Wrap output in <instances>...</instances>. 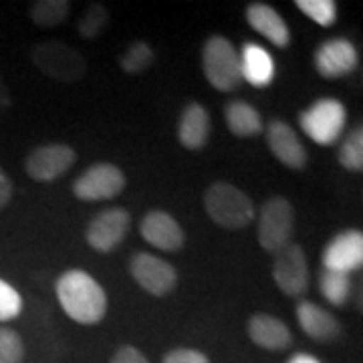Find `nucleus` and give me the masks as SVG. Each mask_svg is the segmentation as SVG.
Here are the masks:
<instances>
[{
	"label": "nucleus",
	"mask_w": 363,
	"mask_h": 363,
	"mask_svg": "<svg viewBox=\"0 0 363 363\" xmlns=\"http://www.w3.org/2000/svg\"><path fill=\"white\" fill-rule=\"evenodd\" d=\"M57 298L61 309L73 321L81 325H95L104 321L107 313V295L89 272L71 269L57 281Z\"/></svg>",
	"instance_id": "obj_1"
},
{
	"label": "nucleus",
	"mask_w": 363,
	"mask_h": 363,
	"mask_svg": "<svg viewBox=\"0 0 363 363\" xmlns=\"http://www.w3.org/2000/svg\"><path fill=\"white\" fill-rule=\"evenodd\" d=\"M204 210L222 228L238 230L257 218L255 202L240 188L228 182H216L204 192Z\"/></svg>",
	"instance_id": "obj_2"
},
{
	"label": "nucleus",
	"mask_w": 363,
	"mask_h": 363,
	"mask_svg": "<svg viewBox=\"0 0 363 363\" xmlns=\"http://www.w3.org/2000/svg\"><path fill=\"white\" fill-rule=\"evenodd\" d=\"M202 69L204 77L216 91L230 93L242 83L240 59L234 45L222 35L208 37L202 49Z\"/></svg>",
	"instance_id": "obj_3"
},
{
	"label": "nucleus",
	"mask_w": 363,
	"mask_h": 363,
	"mask_svg": "<svg viewBox=\"0 0 363 363\" xmlns=\"http://www.w3.org/2000/svg\"><path fill=\"white\" fill-rule=\"evenodd\" d=\"M30 59L43 75L61 83H75L87 73L85 57L63 40L49 39L35 45Z\"/></svg>",
	"instance_id": "obj_4"
},
{
	"label": "nucleus",
	"mask_w": 363,
	"mask_h": 363,
	"mask_svg": "<svg viewBox=\"0 0 363 363\" xmlns=\"http://www.w3.org/2000/svg\"><path fill=\"white\" fill-rule=\"evenodd\" d=\"M347 111L345 105L333 97L317 99L298 113V125L307 133L311 142L319 145H333L339 142L341 133L345 130Z\"/></svg>",
	"instance_id": "obj_5"
},
{
	"label": "nucleus",
	"mask_w": 363,
	"mask_h": 363,
	"mask_svg": "<svg viewBox=\"0 0 363 363\" xmlns=\"http://www.w3.org/2000/svg\"><path fill=\"white\" fill-rule=\"evenodd\" d=\"M293 228H295V210L293 204L283 198V196H274L269 198L259 214V245L267 252L277 255L279 250L291 242L293 236Z\"/></svg>",
	"instance_id": "obj_6"
},
{
	"label": "nucleus",
	"mask_w": 363,
	"mask_h": 363,
	"mask_svg": "<svg viewBox=\"0 0 363 363\" xmlns=\"http://www.w3.org/2000/svg\"><path fill=\"white\" fill-rule=\"evenodd\" d=\"M125 174L113 164H93L73 184V194L83 202L111 200L123 192Z\"/></svg>",
	"instance_id": "obj_7"
},
{
	"label": "nucleus",
	"mask_w": 363,
	"mask_h": 363,
	"mask_svg": "<svg viewBox=\"0 0 363 363\" xmlns=\"http://www.w3.org/2000/svg\"><path fill=\"white\" fill-rule=\"evenodd\" d=\"M77 162V154L71 145L65 143H47L35 147L25 160L26 174L35 182H49L59 180L63 174L73 168Z\"/></svg>",
	"instance_id": "obj_8"
},
{
	"label": "nucleus",
	"mask_w": 363,
	"mask_h": 363,
	"mask_svg": "<svg viewBox=\"0 0 363 363\" xmlns=\"http://www.w3.org/2000/svg\"><path fill=\"white\" fill-rule=\"evenodd\" d=\"M272 279L285 295L301 297L309 289V264L305 250L295 242H289L279 250L272 262Z\"/></svg>",
	"instance_id": "obj_9"
},
{
	"label": "nucleus",
	"mask_w": 363,
	"mask_h": 363,
	"mask_svg": "<svg viewBox=\"0 0 363 363\" xmlns=\"http://www.w3.org/2000/svg\"><path fill=\"white\" fill-rule=\"evenodd\" d=\"M130 271L135 283L154 297L168 295L178 283V272L168 260L150 252H135L130 260Z\"/></svg>",
	"instance_id": "obj_10"
},
{
	"label": "nucleus",
	"mask_w": 363,
	"mask_h": 363,
	"mask_svg": "<svg viewBox=\"0 0 363 363\" xmlns=\"http://www.w3.org/2000/svg\"><path fill=\"white\" fill-rule=\"evenodd\" d=\"M130 212L125 208H105L87 226V242L97 252H111L117 248L130 230Z\"/></svg>",
	"instance_id": "obj_11"
},
{
	"label": "nucleus",
	"mask_w": 363,
	"mask_h": 363,
	"mask_svg": "<svg viewBox=\"0 0 363 363\" xmlns=\"http://www.w3.org/2000/svg\"><path fill=\"white\" fill-rule=\"evenodd\" d=\"M315 69L323 79L347 77L357 67V49L347 39H327L315 51Z\"/></svg>",
	"instance_id": "obj_12"
},
{
	"label": "nucleus",
	"mask_w": 363,
	"mask_h": 363,
	"mask_svg": "<svg viewBox=\"0 0 363 363\" xmlns=\"http://www.w3.org/2000/svg\"><path fill=\"white\" fill-rule=\"evenodd\" d=\"M325 271L353 272L363 264V234L359 230H345L329 240L321 257Z\"/></svg>",
	"instance_id": "obj_13"
},
{
	"label": "nucleus",
	"mask_w": 363,
	"mask_h": 363,
	"mask_svg": "<svg viewBox=\"0 0 363 363\" xmlns=\"http://www.w3.org/2000/svg\"><path fill=\"white\" fill-rule=\"evenodd\" d=\"M267 143L271 154L281 164H285L291 169H303L309 162L307 150L303 142L298 140L295 130L283 121V119H272L267 128Z\"/></svg>",
	"instance_id": "obj_14"
},
{
	"label": "nucleus",
	"mask_w": 363,
	"mask_h": 363,
	"mask_svg": "<svg viewBox=\"0 0 363 363\" xmlns=\"http://www.w3.org/2000/svg\"><path fill=\"white\" fill-rule=\"evenodd\" d=\"M140 234L147 245L160 248V250H166V252L180 250L186 240L178 220L164 210L147 212L140 224Z\"/></svg>",
	"instance_id": "obj_15"
},
{
	"label": "nucleus",
	"mask_w": 363,
	"mask_h": 363,
	"mask_svg": "<svg viewBox=\"0 0 363 363\" xmlns=\"http://www.w3.org/2000/svg\"><path fill=\"white\" fill-rule=\"evenodd\" d=\"M247 23L252 30H257L264 39L279 49H286L291 45V30L285 18L267 2H250L247 6Z\"/></svg>",
	"instance_id": "obj_16"
},
{
	"label": "nucleus",
	"mask_w": 363,
	"mask_h": 363,
	"mask_svg": "<svg viewBox=\"0 0 363 363\" xmlns=\"http://www.w3.org/2000/svg\"><path fill=\"white\" fill-rule=\"evenodd\" d=\"M238 59H240V75L252 87H269L274 81L277 65H274L271 52L262 45L245 43L238 52Z\"/></svg>",
	"instance_id": "obj_17"
},
{
	"label": "nucleus",
	"mask_w": 363,
	"mask_h": 363,
	"mask_svg": "<svg viewBox=\"0 0 363 363\" xmlns=\"http://www.w3.org/2000/svg\"><path fill=\"white\" fill-rule=\"evenodd\" d=\"M297 321L301 329L315 341H333L341 333V325L329 311L311 301H301L297 305Z\"/></svg>",
	"instance_id": "obj_18"
},
{
	"label": "nucleus",
	"mask_w": 363,
	"mask_h": 363,
	"mask_svg": "<svg viewBox=\"0 0 363 363\" xmlns=\"http://www.w3.org/2000/svg\"><path fill=\"white\" fill-rule=\"evenodd\" d=\"M248 335L262 350L281 351L291 345L293 335L281 319L269 313H255L248 321Z\"/></svg>",
	"instance_id": "obj_19"
},
{
	"label": "nucleus",
	"mask_w": 363,
	"mask_h": 363,
	"mask_svg": "<svg viewBox=\"0 0 363 363\" xmlns=\"http://www.w3.org/2000/svg\"><path fill=\"white\" fill-rule=\"evenodd\" d=\"M210 138V116L200 104H188L184 107L178 123V140L186 150H202Z\"/></svg>",
	"instance_id": "obj_20"
},
{
	"label": "nucleus",
	"mask_w": 363,
	"mask_h": 363,
	"mask_svg": "<svg viewBox=\"0 0 363 363\" xmlns=\"http://www.w3.org/2000/svg\"><path fill=\"white\" fill-rule=\"evenodd\" d=\"M224 119H226L228 130L233 131L236 138H255L262 131L260 113L242 99H234L230 104H226Z\"/></svg>",
	"instance_id": "obj_21"
},
{
	"label": "nucleus",
	"mask_w": 363,
	"mask_h": 363,
	"mask_svg": "<svg viewBox=\"0 0 363 363\" xmlns=\"http://www.w3.org/2000/svg\"><path fill=\"white\" fill-rule=\"evenodd\" d=\"M71 13L69 0H37L30 6V21L40 28L59 26Z\"/></svg>",
	"instance_id": "obj_22"
},
{
	"label": "nucleus",
	"mask_w": 363,
	"mask_h": 363,
	"mask_svg": "<svg viewBox=\"0 0 363 363\" xmlns=\"http://www.w3.org/2000/svg\"><path fill=\"white\" fill-rule=\"evenodd\" d=\"M319 289L331 305L341 307L347 303V298L351 295V277L347 272L337 271H325L319 277Z\"/></svg>",
	"instance_id": "obj_23"
},
{
	"label": "nucleus",
	"mask_w": 363,
	"mask_h": 363,
	"mask_svg": "<svg viewBox=\"0 0 363 363\" xmlns=\"http://www.w3.org/2000/svg\"><path fill=\"white\" fill-rule=\"evenodd\" d=\"M154 57H156L154 49L145 40H135L121 55L119 65L130 75H140L145 69H150V65L154 63Z\"/></svg>",
	"instance_id": "obj_24"
},
{
	"label": "nucleus",
	"mask_w": 363,
	"mask_h": 363,
	"mask_svg": "<svg viewBox=\"0 0 363 363\" xmlns=\"http://www.w3.org/2000/svg\"><path fill=\"white\" fill-rule=\"evenodd\" d=\"M339 164L350 172L363 169V128L357 125L350 131V135L343 140L337 154Z\"/></svg>",
	"instance_id": "obj_25"
},
{
	"label": "nucleus",
	"mask_w": 363,
	"mask_h": 363,
	"mask_svg": "<svg viewBox=\"0 0 363 363\" xmlns=\"http://www.w3.org/2000/svg\"><path fill=\"white\" fill-rule=\"evenodd\" d=\"M301 13L319 26H333L337 21V4L333 0H297L295 2Z\"/></svg>",
	"instance_id": "obj_26"
},
{
	"label": "nucleus",
	"mask_w": 363,
	"mask_h": 363,
	"mask_svg": "<svg viewBox=\"0 0 363 363\" xmlns=\"http://www.w3.org/2000/svg\"><path fill=\"white\" fill-rule=\"evenodd\" d=\"M107 23H109V11L105 9L104 4L95 2V4H91L89 9L85 11V14L79 18V35H81L83 39H95V37H99V35L104 33Z\"/></svg>",
	"instance_id": "obj_27"
},
{
	"label": "nucleus",
	"mask_w": 363,
	"mask_h": 363,
	"mask_svg": "<svg viewBox=\"0 0 363 363\" xmlns=\"http://www.w3.org/2000/svg\"><path fill=\"white\" fill-rule=\"evenodd\" d=\"M23 359L25 345L21 335L9 327H0V363H23Z\"/></svg>",
	"instance_id": "obj_28"
},
{
	"label": "nucleus",
	"mask_w": 363,
	"mask_h": 363,
	"mask_svg": "<svg viewBox=\"0 0 363 363\" xmlns=\"http://www.w3.org/2000/svg\"><path fill=\"white\" fill-rule=\"evenodd\" d=\"M23 311V297L11 283L0 279V323L13 321Z\"/></svg>",
	"instance_id": "obj_29"
},
{
	"label": "nucleus",
	"mask_w": 363,
	"mask_h": 363,
	"mask_svg": "<svg viewBox=\"0 0 363 363\" xmlns=\"http://www.w3.org/2000/svg\"><path fill=\"white\" fill-rule=\"evenodd\" d=\"M164 363H210L206 355L198 350H188V347H178L172 350L164 357Z\"/></svg>",
	"instance_id": "obj_30"
},
{
	"label": "nucleus",
	"mask_w": 363,
	"mask_h": 363,
	"mask_svg": "<svg viewBox=\"0 0 363 363\" xmlns=\"http://www.w3.org/2000/svg\"><path fill=\"white\" fill-rule=\"evenodd\" d=\"M111 363H150V362L145 359V355H143L142 351L138 350V347H133V345H123V347L113 355Z\"/></svg>",
	"instance_id": "obj_31"
},
{
	"label": "nucleus",
	"mask_w": 363,
	"mask_h": 363,
	"mask_svg": "<svg viewBox=\"0 0 363 363\" xmlns=\"http://www.w3.org/2000/svg\"><path fill=\"white\" fill-rule=\"evenodd\" d=\"M13 180L9 178V174L2 169L0 166V210H4V208L11 204V200H13Z\"/></svg>",
	"instance_id": "obj_32"
},
{
	"label": "nucleus",
	"mask_w": 363,
	"mask_h": 363,
	"mask_svg": "<svg viewBox=\"0 0 363 363\" xmlns=\"http://www.w3.org/2000/svg\"><path fill=\"white\" fill-rule=\"evenodd\" d=\"M11 104H13V97H11L9 85L4 83V79L0 77V111H2V109H9Z\"/></svg>",
	"instance_id": "obj_33"
},
{
	"label": "nucleus",
	"mask_w": 363,
	"mask_h": 363,
	"mask_svg": "<svg viewBox=\"0 0 363 363\" xmlns=\"http://www.w3.org/2000/svg\"><path fill=\"white\" fill-rule=\"evenodd\" d=\"M286 363H321L317 357H313V355H309V353H295L291 359Z\"/></svg>",
	"instance_id": "obj_34"
}]
</instances>
